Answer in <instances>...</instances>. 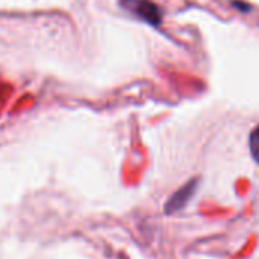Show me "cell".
Listing matches in <instances>:
<instances>
[{
	"instance_id": "3",
	"label": "cell",
	"mask_w": 259,
	"mask_h": 259,
	"mask_svg": "<svg viewBox=\"0 0 259 259\" xmlns=\"http://www.w3.org/2000/svg\"><path fill=\"white\" fill-rule=\"evenodd\" d=\"M249 147H250V153L253 156V159L259 164V126H256L249 137Z\"/></svg>"
},
{
	"instance_id": "4",
	"label": "cell",
	"mask_w": 259,
	"mask_h": 259,
	"mask_svg": "<svg viewBox=\"0 0 259 259\" xmlns=\"http://www.w3.org/2000/svg\"><path fill=\"white\" fill-rule=\"evenodd\" d=\"M232 5H234L237 9H240L241 12H247V11H250V5H247V3H244V2H240V0H234V2H232Z\"/></svg>"
},
{
	"instance_id": "1",
	"label": "cell",
	"mask_w": 259,
	"mask_h": 259,
	"mask_svg": "<svg viewBox=\"0 0 259 259\" xmlns=\"http://www.w3.org/2000/svg\"><path fill=\"white\" fill-rule=\"evenodd\" d=\"M120 5L127 9L131 14L138 17L140 20L146 21L147 24L158 27L162 21V14L158 5L150 0H120Z\"/></svg>"
},
{
	"instance_id": "2",
	"label": "cell",
	"mask_w": 259,
	"mask_h": 259,
	"mask_svg": "<svg viewBox=\"0 0 259 259\" xmlns=\"http://www.w3.org/2000/svg\"><path fill=\"white\" fill-rule=\"evenodd\" d=\"M197 185H199V179H191L190 182H187L185 185H182V187L168 199V202L165 203V212H167V214H173V212L181 211V209L193 199V196L196 194Z\"/></svg>"
}]
</instances>
